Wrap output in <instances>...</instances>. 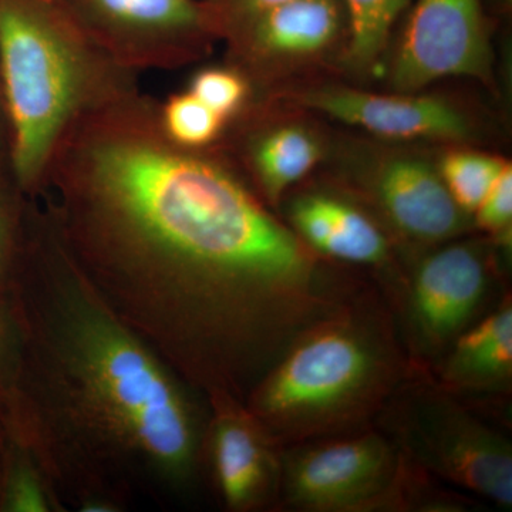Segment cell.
<instances>
[{
  "instance_id": "cell-8",
  "label": "cell",
  "mask_w": 512,
  "mask_h": 512,
  "mask_svg": "<svg viewBox=\"0 0 512 512\" xmlns=\"http://www.w3.org/2000/svg\"><path fill=\"white\" fill-rule=\"evenodd\" d=\"M446 77L493 79V52L481 0H416L390 70L397 92Z\"/></svg>"
},
{
  "instance_id": "cell-27",
  "label": "cell",
  "mask_w": 512,
  "mask_h": 512,
  "mask_svg": "<svg viewBox=\"0 0 512 512\" xmlns=\"http://www.w3.org/2000/svg\"><path fill=\"white\" fill-rule=\"evenodd\" d=\"M3 440H5V433H3V437L0 439V477H2Z\"/></svg>"
},
{
  "instance_id": "cell-21",
  "label": "cell",
  "mask_w": 512,
  "mask_h": 512,
  "mask_svg": "<svg viewBox=\"0 0 512 512\" xmlns=\"http://www.w3.org/2000/svg\"><path fill=\"white\" fill-rule=\"evenodd\" d=\"M205 106L220 114L228 126L248 109L252 86L237 67H207L192 76L187 87Z\"/></svg>"
},
{
  "instance_id": "cell-11",
  "label": "cell",
  "mask_w": 512,
  "mask_h": 512,
  "mask_svg": "<svg viewBox=\"0 0 512 512\" xmlns=\"http://www.w3.org/2000/svg\"><path fill=\"white\" fill-rule=\"evenodd\" d=\"M301 101L309 109L390 140L461 141L471 134L467 117L453 104L437 97L407 93L386 96L325 87L303 93Z\"/></svg>"
},
{
  "instance_id": "cell-5",
  "label": "cell",
  "mask_w": 512,
  "mask_h": 512,
  "mask_svg": "<svg viewBox=\"0 0 512 512\" xmlns=\"http://www.w3.org/2000/svg\"><path fill=\"white\" fill-rule=\"evenodd\" d=\"M380 416L416 466L500 507H512L510 441L444 387L404 382Z\"/></svg>"
},
{
  "instance_id": "cell-28",
  "label": "cell",
  "mask_w": 512,
  "mask_h": 512,
  "mask_svg": "<svg viewBox=\"0 0 512 512\" xmlns=\"http://www.w3.org/2000/svg\"><path fill=\"white\" fill-rule=\"evenodd\" d=\"M497 3L501 6V8L507 10V8H510L511 0H497Z\"/></svg>"
},
{
  "instance_id": "cell-12",
  "label": "cell",
  "mask_w": 512,
  "mask_h": 512,
  "mask_svg": "<svg viewBox=\"0 0 512 512\" xmlns=\"http://www.w3.org/2000/svg\"><path fill=\"white\" fill-rule=\"evenodd\" d=\"M346 20L345 0H288L227 36L235 67L249 77L284 60L318 55L336 42Z\"/></svg>"
},
{
  "instance_id": "cell-6",
  "label": "cell",
  "mask_w": 512,
  "mask_h": 512,
  "mask_svg": "<svg viewBox=\"0 0 512 512\" xmlns=\"http://www.w3.org/2000/svg\"><path fill=\"white\" fill-rule=\"evenodd\" d=\"M278 504L296 511L399 510L402 450L360 430L282 448Z\"/></svg>"
},
{
  "instance_id": "cell-3",
  "label": "cell",
  "mask_w": 512,
  "mask_h": 512,
  "mask_svg": "<svg viewBox=\"0 0 512 512\" xmlns=\"http://www.w3.org/2000/svg\"><path fill=\"white\" fill-rule=\"evenodd\" d=\"M407 375L392 315L359 288L289 346L245 404L284 448L366 430Z\"/></svg>"
},
{
  "instance_id": "cell-23",
  "label": "cell",
  "mask_w": 512,
  "mask_h": 512,
  "mask_svg": "<svg viewBox=\"0 0 512 512\" xmlns=\"http://www.w3.org/2000/svg\"><path fill=\"white\" fill-rule=\"evenodd\" d=\"M476 224L483 231L494 235L504 245L511 244L512 227V165L505 164L503 171L474 212Z\"/></svg>"
},
{
  "instance_id": "cell-19",
  "label": "cell",
  "mask_w": 512,
  "mask_h": 512,
  "mask_svg": "<svg viewBox=\"0 0 512 512\" xmlns=\"http://www.w3.org/2000/svg\"><path fill=\"white\" fill-rule=\"evenodd\" d=\"M158 114L168 138L191 150L214 147L228 127L220 114L205 106L188 90L171 94L164 103H158Z\"/></svg>"
},
{
  "instance_id": "cell-26",
  "label": "cell",
  "mask_w": 512,
  "mask_h": 512,
  "mask_svg": "<svg viewBox=\"0 0 512 512\" xmlns=\"http://www.w3.org/2000/svg\"><path fill=\"white\" fill-rule=\"evenodd\" d=\"M0 168L10 170L9 130L8 119H6L5 100H3L2 77H0Z\"/></svg>"
},
{
  "instance_id": "cell-2",
  "label": "cell",
  "mask_w": 512,
  "mask_h": 512,
  "mask_svg": "<svg viewBox=\"0 0 512 512\" xmlns=\"http://www.w3.org/2000/svg\"><path fill=\"white\" fill-rule=\"evenodd\" d=\"M6 299L20 357L3 430L62 511L194 494L207 467V402L101 299L42 198L29 200Z\"/></svg>"
},
{
  "instance_id": "cell-1",
  "label": "cell",
  "mask_w": 512,
  "mask_h": 512,
  "mask_svg": "<svg viewBox=\"0 0 512 512\" xmlns=\"http://www.w3.org/2000/svg\"><path fill=\"white\" fill-rule=\"evenodd\" d=\"M39 197L111 311L200 396L247 402L359 285L335 278L227 160L175 144L138 92L57 148Z\"/></svg>"
},
{
  "instance_id": "cell-17",
  "label": "cell",
  "mask_w": 512,
  "mask_h": 512,
  "mask_svg": "<svg viewBox=\"0 0 512 512\" xmlns=\"http://www.w3.org/2000/svg\"><path fill=\"white\" fill-rule=\"evenodd\" d=\"M412 0H345L350 39L348 63L359 72L372 70L382 56L394 23Z\"/></svg>"
},
{
  "instance_id": "cell-15",
  "label": "cell",
  "mask_w": 512,
  "mask_h": 512,
  "mask_svg": "<svg viewBox=\"0 0 512 512\" xmlns=\"http://www.w3.org/2000/svg\"><path fill=\"white\" fill-rule=\"evenodd\" d=\"M441 362V387L466 392H507L512 379L510 298L476 325L468 326Z\"/></svg>"
},
{
  "instance_id": "cell-18",
  "label": "cell",
  "mask_w": 512,
  "mask_h": 512,
  "mask_svg": "<svg viewBox=\"0 0 512 512\" xmlns=\"http://www.w3.org/2000/svg\"><path fill=\"white\" fill-rule=\"evenodd\" d=\"M62 511L33 458L15 440H3L0 512Z\"/></svg>"
},
{
  "instance_id": "cell-13",
  "label": "cell",
  "mask_w": 512,
  "mask_h": 512,
  "mask_svg": "<svg viewBox=\"0 0 512 512\" xmlns=\"http://www.w3.org/2000/svg\"><path fill=\"white\" fill-rule=\"evenodd\" d=\"M373 197L397 234L416 244H443L463 234L466 212L448 192L437 167L414 157L387 158L377 165Z\"/></svg>"
},
{
  "instance_id": "cell-25",
  "label": "cell",
  "mask_w": 512,
  "mask_h": 512,
  "mask_svg": "<svg viewBox=\"0 0 512 512\" xmlns=\"http://www.w3.org/2000/svg\"><path fill=\"white\" fill-rule=\"evenodd\" d=\"M284 2L288 0H208L207 6L217 36L227 37L259 13Z\"/></svg>"
},
{
  "instance_id": "cell-14",
  "label": "cell",
  "mask_w": 512,
  "mask_h": 512,
  "mask_svg": "<svg viewBox=\"0 0 512 512\" xmlns=\"http://www.w3.org/2000/svg\"><path fill=\"white\" fill-rule=\"evenodd\" d=\"M293 231L316 254L350 262L383 266L389 244L382 229L348 201L326 194H306L289 208Z\"/></svg>"
},
{
  "instance_id": "cell-10",
  "label": "cell",
  "mask_w": 512,
  "mask_h": 512,
  "mask_svg": "<svg viewBox=\"0 0 512 512\" xmlns=\"http://www.w3.org/2000/svg\"><path fill=\"white\" fill-rule=\"evenodd\" d=\"M205 402V463L221 503L235 512L278 504L282 448L241 400L217 394Z\"/></svg>"
},
{
  "instance_id": "cell-20",
  "label": "cell",
  "mask_w": 512,
  "mask_h": 512,
  "mask_svg": "<svg viewBox=\"0 0 512 512\" xmlns=\"http://www.w3.org/2000/svg\"><path fill=\"white\" fill-rule=\"evenodd\" d=\"M507 161L477 151L448 153L437 165L453 200L467 215H473L491 190Z\"/></svg>"
},
{
  "instance_id": "cell-9",
  "label": "cell",
  "mask_w": 512,
  "mask_h": 512,
  "mask_svg": "<svg viewBox=\"0 0 512 512\" xmlns=\"http://www.w3.org/2000/svg\"><path fill=\"white\" fill-rule=\"evenodd\" d=\"M478 242H453L424 256L407 295L410 338L424 356L446 353L477 318L493 282V265Z\"/></svg>"
},
{
  "instance_id": "cell-7",
  "label": "cell",
  "mask_w": 512,
  "mask_h": 512,
  "mask_svg": "<svg viewBox=\"0 0 512 512\" xmlns=\"http://www.w3.org/2000/svg\"><path fill=\"white\" fill-rule=\"evenodd\" d=\"M90 39L140 74L197 60L217 36L198 0H56Z\"/></svg>"
},
{
  "instance_id": "cell-16",
  "label": "cell",
  "mask_w": 512,
  "mask_h": 512,
  "mask_svg": "<svg viewBox=\"0 0 512 512\" xmlns=\"http://www.w3.org/2000/svg\"><path fill=\"white\" fill-rule=\"evenodd\" d=\"M242 153L262 200L278 204L286 190L319 163L322 147L303 127L278 126L251 131Z\"/></svg>"
},
{
  "instance_id": "cell-24",
  "label": "cell",
  "mask_w": 512,
  "mask_h": 512,
  "mask_svg": "<svg viewBox=\"0 0 512 512\" xmlns=\"http://www.w3.org/2000/svg\"><path fill=\"white\" fill-rule=\"evenodd\" d=\"M20 335L6 296H0V413L18 373Z\"/></svg>"
},
{
  "instance_id": "cell-22",
  "label": "cell",
  "mask_w": 512,
  "mask_h": 512,
  "mask_svg": "<svg viewBox=\"0 0 512 512\" xmlns=\"http://www.w3.org/2000/svg\"><path fill=\"white\" fill-rule=\"evenodd\" d=\"M29 198L20 190L10 170L0 168V296H6L18 259Z\"/></svg>"
},
{
  "instance_id": "cell-4",
  "label": "cell",
  "mask_w": 512,
  "mask_h": 512,
  "mask_svg": "<svg viewBox=\"0 0 512 512\" xmlns=\"http://www.w3.org/2000/svg\"><path fill=\"white\" fill-rule=\"evenodd\" d=\"M0 77L10 171L29 197L42 192L76 124L140 90L138 73L100 49L56 0H0Z\"/></svg>"
},
{
  "instance_id": "cell-29",
  "label": "cell",
  "mask_w": 512,
  "mask_h": 512,
  "mask_svg": "<svg viewBox=\"0 0 512 512\" xmlns=\"http://www.w3.org/2000/svg\"><path fill=\"white\" fill-rule=\"evenodd\" d=\"M3 433H5V430H3L2 413H0V439H2Z\"/></svg>"
}]
</instances>
